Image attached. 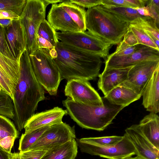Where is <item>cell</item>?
<instances>
[{
  "instance_id": "6da1fadb",
  "label": "cell",
  "mask_w": 159,
  "mask_h": 159,
  "mask_svg": "<svg viewBox=\"0 0 159 159\" xmlns=\"http://www.w3.org/2000/svg\"><path fill=\"white\" fill-rule=\"evenodd\" d=\"M20 77L12 100L16 129L21 131L25 122L34 113L39 103L45 99V91L32 70L29 53L26 49L19 61Z\"/></svg>"
},
{
  "instance_id": "7a4b0ae2",
  "label": "cell",
  "mask_w": 159,
  "mask_h": 159,
  "mask_svg": "<svg viewBox=\"0 0 159 159\" xmlns=\"http://www.w3.org/2000/svg\"><path fill=\"white\" fill-rule=\"evenodd\" d=\"M49 53L58 69L62 80L80 79L89 81L99 74L101 57L59 41Z\"/></svg>"
},
{
  "instance_id": "3957f363",
  "label": "cell",
  "mask_w": 159,
  "mask_h": 159,
  "mask_svg": "<svg viewBox=\"0 0 159 159\" xmlns=\"http://www.w3.org/2000/svg\"><path fill=\"white\" fill-rule=\"evenodd\" d=\"M102 98L103 103L102 106L81 104L68 97L62 103L66 108L67 114L80 127L102 131L111 124L124 107L111 103L104 97Z\"/></svg>"
},
{
  "instance_id": "277c9868",
  "label": "cell",
  "mask_w": 159,
  "mask_h": 159,
  "mask_svg": "<svg viewBox=\"0 0 159 159\" xmlns=\"http://www.w3.org/2000/svg\"><path fill=\"white\" fill-rule=\"evenodd\" d=\"M130 24L102 5L88 9L86 11V29L112 45L121 42Z\"/></svg>"
},
{
  "instance_id": "5b68a950",
  "label": "cell",
  "mask_w": 159,
  "mask_h": 159,
  "mask_svg": "<svg viewBox=\"0 0 159 159\" xmlns=\"http://www.w3.org/2000/svg\"><path fill=\"white\" fill-rule=\"evenodd\" d=\"M29 56L32 70L38 81L50 95H56L62 80L49 50L38 49Z\"/></svg>"
},
{
  "instance_id": "8992f818",
  "label": "cell",
  "mask_w": 159,
  "mask_h": 159,
  "mask_svg": "<svg viewBox=\"0 0 159 159\" xmlns=\"http://www.w3.org/2000/svg\"><path fill=\"white\" fill-rule=\"evenodd\" d=\"M47 7L42 0H27L19 18L25 31L29 54L38 49L37 37L41 23L45 20Z\"/></svg>"
},
{
  "instance_id": "52a82bcc",
  "label": "cell",
  "mask_w": 159,
  "mask_h": 159,
  "mask_svg": "<svg viewBox=\"0 0 159 159\" xmlns=\"http://www.w3.org/2000/svg\"><path fill=\"white\" fill-rule=\"evenodd\" d=\"M58 40L78 49L99 56L105 61L109 56L112 45L88 31L56 32Z\"/></svg>"
},
{
  "instance_id": "ba28073f",
  "label": "cell",
  "mask_w": 159,
  "mask_h": 159,
  "mask_svg": "<svg viewBox=\"0 0 159 159\" xmlns=\"http://www.w3.org/2000/svg\"><path fill=\"white\" fill-rule=\"evenodd\" d=\"M76 141L81 152L108 159H123L136 155L134 147L125 134L120 141L111 147L94 145L79 139Z\"/></svg>"
},
{
  "instance_id": "9c48e42d",
  "label": "cell",
  "mask_w": 159,
  "mask_h": 159,
  "mask_svg": "<svg viewBox=\"0 0 159 159\" xmlns=\"http://www.w3.org/2000/svg\"><path fill=\"white\" fill-rule=\"evenodd\" d=\"M75 138V126L71 127L62 122L50 126L26 150L34 149L48 150Z\"/></svg>"
},
{
  "instance_id": "30bf717a",
  "label": "cell",
  "mask_w": 159,
  "mask_h": 159,
  "mask_svg": "<svg viewBox=\"0 0 159 159\" xmlns=\"http://www.w3.org/2000/svg\"><path fill=\"white\" fill-rule=\"evenodd\" d=\"M158 67L159 60L139 62L130 68L127 79L119 86L130 89L141 97L148 82Z\"/></svg>"
},
{
  "instance_id": "8fae6325",
  "label": "cell",
  "mask_w": 159,
  "mask_h": 159,
  "mask_svg": "<svg viewBox=\"0 0 159 159\" xmlns=\"http://www.w3.org/2000/svg\"><path fill=\"white\" fill-rule=\"evenodd\" d=\"M64 94L73 101L81 104L96 106L103 105L102 97L87 80L80 79L68 80Z\"/></svg>"
},
{
  "instance_id": "7c38bea8",
  "label": "cell",
  "mask_w": 159,
  "mask_h": 159,
  "mask_svg": "<svg viewBox=\"0 0 159 159\" xmlns=\"http://www.w3.org/2000/svg\"><path fill=\"white\" fill-rule=\"evenodd\" d=\"M159 60V50L139 44L137 48L130 55L119 57L109 55L105 61V68H122L132 66L145 61Z\"/></svg>"
},
{
  "instance_id": "4fadbf2b",
  "label": "cell",
  "mask_w": 159,
  "mask_h": 159,
  "mask_svg": "<svg viewBox=\"0 0 159 159\" xmlns=\"http://www.w3.org/2000/svg\"><path fill=\"white\" fill-rule=\"evenodd\" d=\"M4 28L8 48L13 59L19 63L20 57L26 49L27 42L24 28L19 19Z\"/></svg>"
},
{
  "instance_id": "5bb4252c",
  "label": "cell",
  "mask_w": 159,
  "mask_h": 159,
  "mask_svg": "<svg viewBox=\"0 0 159 159\" xmlns=\"http://www.w3.org/2000/svg\"><path fill=\"white\" fill-rule=\"evenodd\" d=\"M125 131V134L135 148L137 156L145 159H159V150L143 135L138 124L132 125Z\"/></svg>"
},
{
  "instance_id": "9a60e30c",
  "label": "cell",
  "mask_w": 159,
  "mask_h": 159,
  "mask_svg": "<svg viewBox=\"0 0 159 159\" xmlns=\"http://www.w3.org/2000/svg\"><path fill=\"white\" fill-rule=\"evenodd\" d=\"M66 114V110L58 107L34 114L24 125L25 133L37 129L62 122V119Z\"/></svg>"
},
{
  "instance_id": "2e32d148",
  "label": "cell",
  "mask_w": 159,
  "mask_h": 159,
  "mask_svg": "<svg viewBox=\"0 0 159 159\" xmlns=\"http://www.w3.org/2000/svg\"><path fill=\"white\" fill-rule=\"evenodd\" d=\"M48 22L56 30L61 32H76L81 31L67 13L59 4L52 5L47 16Z\"/></svg>"
},
{
  "instance_id": "e0dca14e",
  "label": "cell",
  "mask_w": 159,
  "mask_h": 159,
  "mask_svg": "<svg viewBox=\"0 0 159 159\" xmlns=\"http://www.w3.org/2000/svg\"><path fill=\"white\" fill-rule=\"evenodd\" d=\"M122 68H106L98 76V87L106 96L111 91L124 82L132 67Z\"/></svg>"
},
{
  "instance_id": "ac0fdd59",
  "label": "cell",
  "mask_w": 159,
  "mask_h": 159,
  "mask_svg": "<svg viewBox=\"0 0 159 159\" xmlns=\"http://www.w3.org/2000/svg\"><path fill=\"white\" fill-rule=\"evenodd\" d=\"M159 67L153 73L143 90L142 105L146 110L159 112Z\"/></svg>"
},
{
  "instance_id": "d6986e66",
  "label": "cell",
  "mask_w": 159,
  "mask_h": 159,
  "mask_svg": "<svg viewBox=\"0 0 159 159\" xmlns=\"http://www.w3.org/2000/svg\"><path fill=\"white\" fill-rule=\"evenodd\" d=\"M141 132L156 148L159 150V117L150 112L141 120L139 124Z\"/></svg>"
},
{
  "instance_id": "ffe728a7",
  "label": "cell",
  "mask_w": 159,
  "mask_h": 159,
  "mask_svg": "<svg viewBox=\"0 0 159 159\" xmlns=\"http://www.w3.org/2000/svg\"><path fill=\"white\" fill-rule=\"evenodd\" d=\"M111 103L125 107L141 97L131 89L118 86L104 96Z\"/></svg>"
},
{
  "instance_id": "44dd1931",
  "label": "cell",
  "mask_w": 159,
  "mask_h": 159,
  "mask_svg": "<svg viewBox=\"0 0 159 159\" xmlns=\"http://www.w3.org/2000/svg\"><path fill=\"white\" fill-rule=\"evenodd\" d=\"M78 152L75 139L47 150L41 159H75Z\"/></svg>"
},
{
  "instance_id": "7402d4cb",
  "label": "cell",
  "mask_w": 159,
  "mask_h": 159,
  "mask_svg": "<svg viewBox=\"0 0 159 159\" xmlns=\"http://www.w3.org/2000/svg\"><path fill=\"white\" fill-rule=\"evenodd\" d=\"M0 74L10 80L16 86L20 77L19 63L0 52Z\"/></svg>"
},
{
  "instance_id": "603a6c76",
  "label": "cell",
  "mask_w": 159,
  "mask_h": 159,
  "mask_svg": "<svg viewBox=\"0 0 159 159\" xmlns=\"http://www.w3.org/2000/svg\"><path fill=\"white\" fill-rule=\"evenodd\" d=\"M61 6L67 13L73 21L78 26L81 31H85L86 11L84 8L68 0H64L60 3Z\"/></svg>"
},
{
  "instance_id": "cb8c5ba5",
  "label": "cell",
  "mask_w": 159,
  "mask_h": 159,
  "mask_svg": "<svg viewBox=\"0 0 159 159\" xmlns=\"http://www.w3.org/2000/svg\"><path fill=\"white\" fill-rule=\"evenodd\" d=\"M49 127H43L28 133L22 134L19 140L18 150L20 151L26 150Z\"/></svg>"
},
{
  "instance_id": "d4e9b609",
  "label": "cell",
  "mask_w": 159,
  "mask_h": 159,
  "mask_svg": "<svg viewBox=\"0 0 159 159\" xmlns=\"http://www.w3.org/2000/svg\"><path fill=\"white\" fill-rule=\"evenodd\" d=\"M142 28L147 33L150 34L159 39L158 26L154 20L149 16L139 17L130 23Z\"/></svg>"
},
{
  "instance_id": "484cf974",
  "label": "cell",
  "mask_w": 159,
  "mask_h": 159,
  "mask_svg": "<svg viewBox=\"0 0 159 159\" xmlns=\"http://www.w3.org/2000/svg\"><path fill=\"white\" fill-rule=\"evenodd\" d=\"M56 32V30L45 19L39 26L37 36L49 42L55 48L59 41L57 36Z\"/></svg>"
},
{
  "instance_id": "4316f807",
  "label": "cell",
  "mask_w": 159,
  "mask_h": 159,
  "mask_svg": "<svg viewBox=\"0 0 159 159\" xmlns=\"http://www.w3.org/2000/svg\"><path fill=\"white\" fill-rule=\"evenodd\" d=\"M123 136H111L80 139L84 141L103 147H111L117 144L123 139Z\"/></svg>"
},
{
  "instance_id": "83f0119b",
  "label": "cell",
  "mask_w": 159,
  "mask_h": 159,
  "mask_svg": "<svg viewBox=\"0 0 159 159\" xmlns=\"http://www.w3.org/2000/svg\"><path fill=\"white\" fill-rule=\"evenodd\" d=\"M19 131L14 123L8 118L0 115V140L7 136L19 137Z\"/></svg>"
},
{
  "instance_id": "f1b7e54d",
  "label": "cell",
  "mask_w": 159,
  "mask_h": 159,
  "mask_svg": "<svg viewBox=\"0 0 159 159\" xmlns=\"http://www.w3.org/2000/svg\"><path fill=\"white\" fill-rule=\"evenodd\" d=\"M0 115L12 119L14 116L12 100L3 90L0 92Z\"/></svg>"
},
{
  "instance_id": "f546056e",
  "label": "cell",
  "mask_w": 159,
  "mask_h": 159,
  "mask_svg": "<svg viewBox=\"0 0 159 159\" xmlns=\"http://www.w3.org/2000/svg\"><path fill=\"white\" fill-rule=\"evenodd\" d=\"M129 28L135 36L139 44L143 45L159 50V48L154 44L147 34L138 25L130 24Z\"/></svg>"
},
{
  "instance_id": "4dcf8cb0",
  "label": "cell",
  "mask_w": 159,
  "mask_h": 159,
  "mask_svg": "<svg viewBox=\"0 0 159 159\" xmlns=\"http://www.w3.org/2000/svg\"><path fill=\"white\" fill-rule=\"evenodd\" d=\"M27 0H0V11H11L19 16Z\"/></svg>"
},
{
  "instance_id": "1f68e13d",
  "label": "cell",
  "mask_w": 159,
  "mask_h": 159,
  "mask_svg": "<svg viewBox=\"0 0 159 159\" xmlns=\"http://www.w3.org/2000/svg\"><path fill=\"white\" fill-rule=\"evenodd\" d=\"M103 6L130 23L137 18L142 16L136 10L131 8Z\"/></svg>"
},
{
  "instance_id": "d6a6232c",
  "label": "cell",
  "mask_w": 159,
  "mask_h": 159,
  "mask_svg": "<svg viewBox=\"0 0 159 159\" xmlns=\"http://www.w3.org/2000/svg\"><path fill=\"white\" fill-rule=\"evenodd\" d=\"M139 44L131 46L127 45L122 40L119 44H118L115 51L111 54L119 57L129 56L137 48Z\"/></svg>"
},
{
  "instance_id": "836d02e7",
  "label": "cell",
  "mask_w": 159,
  "mask_h": 159,
  "mask_svg": "<svg viewBox=\"0 0 159 159\" xmlns=\"http://www.w3.org/2000/svg\"><path fill=\"white\" fill-rule=\"evenodd\" d=\"M47 150L34 149L20 151L21 159H41Z\"/></svg>"
},
{
  "instance_id": "e575fe53",
  "label": "cell",
  "mask_w": 159,
  "mask_h": 159,
  "mask_svg": "<svg viewBox=\"0 0 159 159\" xmlns=\"http://www.w3.org/2000/svg\"><path fill=\"white\" fill-rule=\"evenodd\" d=\"M147 6L152 15V18L155 20L158 26L159 22V0H147Z\"/></svg>"
},
{
  "instance_id": "d590c367",
  "label": "cell",
  "mask_w": 159,
  "mask_h": 159,
  "mask_svg": "<svg viewBox=\"0 0 159 159\" xmlns=\"http://www.w3.org/2000/svg\"><path fill=\"white\" fill-rule=\"evenodd\" d=\"M0 52L5 56L14 60L12 58L8 48L6 42L4 28L0 24Z\"/></svg>"
},
{
  "instance_id": "8d00e7d4",
  "label": "cell",
  "mask_w": 159,
  "mask_h": 159,
  "mask_svg": "<svg viewBox=\"0 0 159 159\" xmlns=\"http://www.w3.org/2000/svg\"><path fill=\"white\" fill-rule=\"evenodd\" d=\"M69 1L84 8L88 9L102 4V0H69Z\"/></svg>"
},
{
  "instance_id": "74e56055",
  "label": "cell",
  "mask_w": 159,
  "mask_h": 159,
  "mask_svg": "<svg viewBox=\"0 0 159 159\" xmlns=\"http://www.w3.org/2000/svg\"><path fill=\"white\" fill-rule=\"evenodd\" d=\"M16 138L12 136H7L0 140V147L7 153L10 154Z\"/></svg>"
},
{
  "instance_id": "f35d334b",
  "label": "cell",
  "mask_w": 159,
  "mask_h": 159,
  "mask_svg": "<svg viewBox=\"0 0 159 159\" xmlns=\"http://www.w3.org/2000/svg\"><path fill=\"white\" fill-rule=\"evenodd\" d=\"M102 5L106 7L131 8L130 5L126 0H102Z\"/></svg>"
},
{
  "instance_id": "ab89813d",
  "label": "cell",
  "mask_w": 159,
  "mask_h": 159,
  "mask_svg": "<svg viewBox=\"0 0 159 159\" xmlns=\"http://www.w3.org/2000/svg\"><path fill=\"white\" fill-rule=\"evenodd\" d=\"M122 40L127 45L131 46L139 44L135 36L129 27L124 35Z\"/></svg>"
},
{
  "instance_id": "60d3db41",
  "label": "cell",
  "mask_w": 159,
  "mask_h": 159,
  "mask_svg": "<svg viewBox=\"0 0 159 159\" xmlns=\"http://www.w3.org/2000/svg\"><path fill=\"white\" fill-rule=\"evenodd\" d=\"M19 16L11 11H0V19H19Z\"/></svg>"
},
{
  "instance_id": "b9f144b4",
  "label": "cell",
  "mask_w": 159,
  "mask_h": 159,
  "mask_svg": "<svg viewBox=\"0 0 159 159\" xmlns=\"http://www.w3.org/2000/svg\"><path fill=\"white\" fill-rule=\"evenodd\" d=\"M130 4L131 8L142 7L145 6L147 0H126Z\"/></svg>"
},
{
  "instance_id": "7bdbcfd3",
  "label": "cell",
  "mask_w": 159,
  "mask_h": 159,
  "mask_svg": "<svg viewBox=\"0 0 159 159\" xmlns=\"http://www.w3.org/2000/svg\"><path fill=\"white\" fill-rule=\"evenodd\" d=\"M133 9L136 10L140 15L143 16H149L152 18V15L147 6Z\"/></svg>"
},
{
  "instance_id": "ee69618b",
  "label": "cell",
  "mask_w": 159,
  "mask_h": 159,
  "mask_svg": "<svg viewBox=\"0 0 159 159\" xmlns=\"http://www.w3.org/2000/svg\"><path fill=\"white\" fill-rule=\"evenodd\" d=\"M13 19L7 18L0 19V24L3 27L8 26L12 23Z\"/></svg>"
},
{
  "instance_id": "f6af8a7d",
  "label": "cell",
  "mask_w": 159,
  "mask_h": 159,
  "mask_svg": "<svg viewBox=\"0 0 159 159\" xmlns=\"http://www.w3.org/2000/svg\"><path fill=\"white\" fill-rule=\"evenodd\" d=\"M44 5L47 7L50 4H56L58 2L61 3L63 2L64 0H42Z\"/></svg>"
},
{
  "instance_id": "bcb514c9",
  "label": "cell",
  "mask_w": 159,
  "mask_h": 159,
  "mask_svg": "<svg viewBox=\"0 0 159 159\" xmlns=\"http://www.w3.org/2000/svg\"><path fill=\"white\" fill-rule=\"evenodd\" d=\"M0 159H9V154L3 150L0 147Z\"/></svg>"
},
{
  "instance_id": "7dc6e473",
  "label": "cell",
  "mask_w": 159,
  "mask_h": 159,
  "mask_svg": "<svg viewBox=\"0 0 159 159\" xmlns=\"http://www.w3.org/2000/svg\"><path fill=\"white\" fill-rule=\"evenodd\" d=\"M9 159H21L19 152L11 153L9 154Z\"/></svg>"
},
{
  "instance_id": "c3c4849f",
  "label": "cell",
  "mask_w": 159,
  "mask_h": 159,
  "mask_svg": "<svg viewBox=\"0 0 159 159\" xmlns=\"http://www.w3.org/2000/svg\"><path fill=\"white\" fill-rule=\"evenodd\" d=\"M123 159H145L142 157L137 156L135 157H131L126 158Z\"/></svg>"
},
{
  "instance_id": "681fc988",
  "label": "cell",
  "mask_w": 159,
  "mask_h": 159,
  "mask_svg": "<svg viewBox=\"0 0 159 159\" xmlns=\"http://www.w3.org/2000/svg\"><path fill=\"white\" fill-rule=\"evenodd\" d=\"M4 90L3 89V88H2V86L0 84V92H1L2 90Z\"/></svg>"
}]
</instances>
